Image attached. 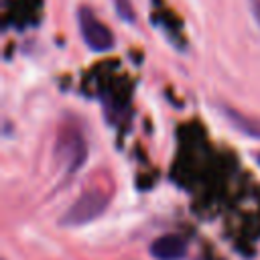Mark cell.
Here are the masks:
<instances>
[{
  "instance_id": "cell-1",
  "label": "cell",
  "mask_w": 260,
  "mask_h": 260,
  "mask_svg": "<svg viewBox=\"0 0 260 260\" xmlns=\"http://www.w3.org/2000/svg\"><path fill=\"white\" fill-rule=\"evenodd\" d=\"M108 201H110L108 193H104L100 189L85 191L65 211V215L61 217V225H65V228H79V225H85V223L98 219L106 211Z\"/></svg>"
},
{
  "instance_id": "cell-2",
  "label": "cell",
  "mask_w": 260,
  "mask_h": 260,
  "mask_svg": "<svg viewBox=\"0 0 260 260\" xmlns=\"http://www.w3.org/2000/svg\"><path fill=\"white\" fill-rule=\"evenodd\" d=\"M87 156V146L85 140L81 136L79 130L75 128H67L59 134L57 146H55V158L57 162L67 171V173H75Z\"/></svg>"
},
{
  "instance_id": "cell-3",
  "label": "cell",
  "mask_w": 260,
  "mask_h": 260,
  "mask_svg": "<svg viewBox=\"0 0 260 260\" xmlns=\"http://www.w3.org/2000/svg\"><path fill=\"white\" fill-rule=\"evenodd\" d=\"M77 22H79L81 37H83L85 45L91 51L104 53V51H110L114 47V35H112V30L93 14L91 8L81 6L77 10Z\"/></svg>"
},
{
  "instance_id": "cell-4",
  "label": "cell",
  "mask_w": 260,
  "mask_h": 260,
  "mask_svg": "<svg viewBox=\"0 0 260 260\" xmlns=\"http://www.w3.org/2000/svg\"><path fill=\"white\" fill-rule=\"evenodd\" d=\"M150 254L156 260H183L187 254V242L181 236L167 234L150 244Z\"/></svg>"
},
{
  "instance_id": "cell-5",
  "label": "cell",
  "mask_w": 260,
  "mask_h": 260,
  "mask_svg": "<svg viewBox=\"0 0 260 260\" xmlns=\"http://www.w3.org/2000/svg\"><path fill=\"white\" fill-rule=\"evenodd\" d=\"M225 116L232 120V124L240 130V132H244L246 136H252V138H260V120H254V118H250V116H246V114H240V112H236V110H232V108H225Z\"/></svg>"
},
{
  "instance_id": "cell-6",
  "label": "cell",
  "mask_w": 260,
  "mask_h": 260,
  "mask_svg": "<svg viewBox=\"0 0 260 260\" xmlns=\"http://www.w3.org/2000/svg\"><path fill=\"white\" fill-rule=\"evenodd\" d=\"M114 6H116L118 14H120L124 20H128V22L134 20V10H132V6H130V0H114Z\"/></svg>"
},
{
  "instance_id": "cell-7",
  "label": "cell",
  "mask_w": 260,
  "mask_h": 260,
  "mask_svg": "<svg viewBox=\"0 0 260 260\" xmlns=\"http://www.w3.org/2000/svg\"><path fill=\"white\" fill-rule=\"evenodd\" d=\"M250 6H252V12H254V16L260 24V0H250Z\"/></svg>"
},
{
  "instance_id": "cell-8",
  "label": "cell",
  "mask_w": 260,
  "mask_h": 260,
  "mask_svg": "<svg viewBox=\"0 0 260 260\" xmlns=\"http://www.w3.org/2000/svg\"><path fill=\"white\" fill-rule=\"evenodd\" d=\"M256 160H258V165H260V154H258V156H256Z\"/></svg>"
}]
</instances>
